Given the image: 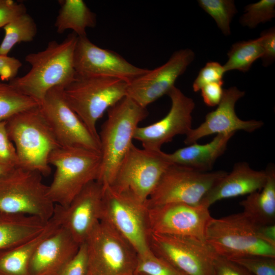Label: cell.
<instances>
[{"instance_id": "cell-32", "label": "cell", "mask_w": 275, "mask_h": 275, "mask_svg": "<svg viewBox=\"0 0 275 275\" xmlns=\"http://www.w3.org/2000/svg\"><path fill=\"white\" fill-rule=\"evenodd\" d=\"M135 273L147 275H185L152 251L147 254L138 255Z\"/></svg>"}, {"instance_id": "cell-41", "label": "cell", "mask_w": 275, "mask_h": 275, "mask_svg": "<svg viewBox=\"0 0 275 275\" xmlns=\"http://www.w3.org/2000/svg\"><path fill=\"white\" fill-rule=\"evenodd\" d=\"M224 82H213L203 86L201 89L204 102L209 106L217 105L223 97Z\"/></svg>"}, {"instance_id": "cell-16", "label": "cell", "mask_w": 275, "mask_h": 275, "mask_svg": "<svg viewBox=\"0 0 275 275\" xmlns=\"http://www.w3.org/2000/svg\"><path fill=\"white\" fill-rule=\"evenodd\" d=\"M103 185L97 181L87 185L66 207L55 204L52 217L81 244L101 221Z\"/></svg>"}, {"instance_id": "cell-1", "label": "cell", "mask_w": 275, "mask_h": 275, "mask_svg": "<svg viewBox=\"0 0 275 275\" xmlns=\"http://www.w3.org/2000/svg\"><path fill=\"white\" fill-rule=\"evenodd\" d=\"M77 39V36L72 32L61 42L50 41L44 50L27 54L25 61L31 69L9 82L40 104L50 89L65 88L74 79L73 58Z\"/></svg>"}, {"instance_id": "cell-13", "label": "cell", "mask_w": 275, "mask_h": 275, "mask_svg": "<svg viewBox=\"0 0 275 275\" xmlns=\"http://www.w3.org/2000/svg\"><path fill=\"white\" fill-rule=\"evenodd\" d=\"M63 87L50 89L39 108L61 147H79L100 152L99 139L95 136L70 107Z\"/></svg>"}, {"instance_id": "cell-44", "label": "cell", "mask_w": 275, "mask_h": 275, "mask_svg": "<svg viewBox=\"0 0 275 275\" xmlns=\"http://www.w3.org/2000/svg\"><path fill=\"white\" fill-rule=\"evenodd\" d=\"M135 275H147L144 273H135Z\"/></svg>"}, {"instance_id": "cell-33", "label": "cell", "mask_w": 275, "mask_h": 275, "mask_svg": "<svg viewBox=\"0 0 275 275\" xmlns=\"http://www.w3.org/2000/svg\"><path fill=\"white\" fill-rule=\"evenodd\" d=\"M231 260L244 267L253 275H275L274 257L255 255Z\"/></svg>"}, {"instance_id": "cell-31", "label": "cell", "mask_w": 275, "mask_h": 275, "mask_svg": "<svg viewBox=\"0 0 275 275\" xmlns=\"http://www.w3.org/2000/svg\"><path fill=\"white\" fill-rule=\"evenodd\" d=\"M275 1L261 0L245 7V13L241 17L240 23L253 29L261 23L270 21L275 16Z\"/></svg>"}, {"instance_id": "cell-36", "label": "cell", "mask_w": 275, "mask_h": 275, "mask_svg": "<svg viewBox=\"0 0 275 275\" xmlns=\"http://www.w3.org/2000/svg\"><path fill=\"white\" fill-rule=\"evenodd\" d=\"M88 257L86 242L81 244L75 256L56 275H86Z\"/></svg>"}, {"instance_id": "cell-18", "label": "cell", "mask_w": 275, "mask_h": 275, "mask_svg": "<svg viewBox=\"0 0 275 275\" xmlns=\"http://www.w3.org/2000/svg\"><path fill=\"white\" fill-rule=\"evenodd\" d=\"M194 58V52L188 48L174 52L163 65L148 70L128 83L127 96L147 108L150 104L168 95Z\"/></svg>"}, {"instance_id": "cell-7", "label": "cell", "mask_w": 275, "mask_h": 275, "mask_svg": "<svg viewBox=\"0 0 275 275\" xmlns=\"http://www.w3.org/2000/svg\"><path fill=\"white\" fill-rule=\"evenodd\" d=\"M257 225L242 212L212 217L206 228L205 241L217 255L230 259L255 255L275 258V246L259 237Z\"/></svg>"}, {"instance_id": "cell-14", "label": "cell", "mask_w": 275, "mask_h": 275, "mask_svg": "<svg viewBox=\"0 0 275 275\" xmlns=\"http://www.w3.org/2000/svg\"><path fill=\"white\" fill-rule=\"evenodd\" d=\"M211 217L209 208L202 205L169 203L147 208L149 232L203 241Z\"/></svg>"}, {"instance_id": "cell-40", "label": "cell", "mask_w": 275, "mask_h": 275, "mask_svg": "<svg viewBox=\"0 0 275 275\" xmlns=\"http://www.w3.org/2000/svg\"><path fill=\"white\" fill-rule=\"evenodd\" d=\"M22 65L18 59L0 55V78L2 81H10L15 78Z\"/></svg>"}, {"instance_id": "cell-25", "label": "cell", "mask_w": 275, "mask_h": 275, "mask_svg": "<svg viewBox=\"0 0 275 275\" xmlns=\"http://www.w3.org/2000/svg\"><path fill=\"white\" fill-rule=\"evenodd\" d=\"M47 223L36 217L0 211V250L34 237L44 229Z\"/></svg>"}, {"instance_id": "cell-37", "label": "cell", "mask_w": 275, "mask_h": 275, "mask_svg": "<svg viewBox=\"0 0 275 275\" xmlns=\"http://www.w3.org/2000/svg\"><path fill=\"white\" fill-rule=\"evenodd\" d=\"M213 275L253 274L233 260L217 255L214 262Z\"/></svg>"}, {"instance_id": "cell-2", "label": "cell", "mask_w": 275, "mask_h": 275, "mask_svg": "<svg viewBox=\"0 0 275 275\" xmlns=\"http://www.w3.org/2000/svg\"><path fill=\"white\" fill-rule=\"evenodd\" d=\"M107 113L98 133L101 166L97 181L103 186L112 183L119 164L133 144L136 129L149 114L146 107L127 96Z\"/></svg>"}, {"instance_id": "cell-10", "label": "cell", "mask_w": 275, "mask_h": 275, "mask_svg": "<svg viewBox=\"0 0 275 275\" xmlns=\"http://www.w3.org/2000/svg\"><path fill=\"white\" fill-rule=\"evenodd\" d=\"M103 187L101 221L125 238L138 255L151 252L146 205L109 185Z\"/></svg>"}, {"instance_id": "cell-19", "label": "cell", "mask_w": 275, "mask_h": 275, "mask_svg": "<svg viewBox=\"0 0 275 275\" xmlns=\"http://www.w3.org/2000/svg\"><path fill=\"white\" fill-rule=\"evenodd\" d=\"M244 91L236 87L224 90L223 97L217 108L208 113L204 121L198 127L192 128L185 135L184 143L188 145L213 134L235 133L238 130L252 132L260 128L264 123L256 120H243L235 111L236 102L244 96Z\"/></svg>"}, {"instance_id": "cell-42", "label": "cell", "mask_w": 275, "mask_h": 275, "mask_svg": "<svg viewBox=\"0 0 275 275\" xmlns=\"http://www.w3.org/2000/svg\"><path fill=\"white\" fill-rule=\"evenodd\" d=\"M257 232L263 240L275 246V224L258 225Z\"/></svg>"}, {"instance_id": "cell-45", "label": "cell", "mask_w": 275, "mask_h": 275, "mask_svg": "<svg viewBox=\"0 0 275 275\" xmlns=\"http://www.w3.org/2000/svg\"><path fill=\"white\" fill-rule=\"evenodd\" d=\"M134 275H135V274Z\"/></svg>"}, {"instance_id": "cell-20", "label": "cell", "mask_w": 275, "mask_h": 275, "mask_svg": "<svg viewBox=\"0 0 275 275\" xmlns=\"http://www.w3.org/2000/svg\"><path fill=\"white\" fill-rule=\"evenodd\" d=\"M79 246L60 227L37 246L30 260V275H56L75 256Z\"/></svg>"}, {"instance_id": "cell-23", "label": "cell", "mask_w": 275, "mask_h": 275, "mask_svg": "<svg viewBox=\"0 0 275 275\" xmlns=\"http://www.w3.org/2000/svg\"><path fill=\"white\" fill-rule=\"evenodd\" d=\"M60 226L53 218L34 237L17 245L0 250V275H30L29 264L38 244Z\"/></svg>"}, {"instance_id": "cell-24", "label": "cell", "mask_w": 275, "mask_h": 275, "mask_svg": "<svg viewBox=\"0 0 275 275\" xmlns=\"http://www.w3.org/2000/svg\"><path fill=\"white\" fill-rule=\"evenodd\" d=\"M267 179L263 188L249 195L240 202L243 213L256 224H275V169L265 170Z\"/></svg>"}, {"instance_id": "cell-8", "label": "cell", "mask_w": 275, "mask_h": 275, "mask_svg": "<svg viewBox=\"0 0 275 275\" xmlns=\"http://www.w3.org/2000/svg\"><path fill=\"white\" fill-rule=\"evenodd\" d=\"M171 164L167 153L131 145L109 186L146 205L162 176Z\"/></svg>"}, {"instance_id": "cell-27", "label": "cell", "mask_w": 275, "mask_h": 275, "mask_svg": "<svg viewBox=\"0 0 275 275\" xmlns=\"http://www.w3.org/2000/svg\"><path fill=\"white\" fill-rule=\"evenodd\" d=\"M3 29L5 35L0 44V55L3 56H8L17 43L33 41L37 32L35 21L27 12L14 18Z\"/></svg>"}, {"instance_id": "cell-5", "label": "cell", "mask_w": 275, "mask_h": 275, "mask_svg": "<svg viewBox=\"0 0 275 275\" xmlns=\"http://www.w3.org/2000/svg\"><path fill=\"white\" fill-rule=\"evenodd\" d=\"M48 191L39 173L15 167L0 176V211L34 216L47 223L55 206Z\"/></svg>"}, {"instance_id": "cell-28", "label": "cell", "mask_w": 275, "mask_h": 275, "mask_svg": "<svg viewBox=\"0 0 275 275\" xmlns=\"http://www.w3.org/2000/svg\"><path fill=\"white\" fill-rule=\"evenodd\" d=\"M263 48L261 38L243 41L233 44L228 52V60L223 66L225 72L238 70H249L253 63L261 58Z\"/></svg>"}, {"instance_id": "cell-22", "label": "cell", "mask_w": 275, "mask_h": 275, "mask_svg": "<svg viewBox=\"0 0 275 275\" xmlns=\"http://www.w3.org/2000/svg\"><path fill=\"white\" fill-rule=\"evenodd\" d=\"M235 133L218 134L210 142H197L177 149L167 156L171 164L185 167L201 172H210L217 159L227 149Z\"/></svg>"}, {"instance_id": "cell-9", "label": "cell", "mask_w": 275, "mask_h": 275, "mask_svg": "<svg viewBox=\"0 0 275 275\" xmlns=\"http://www.w3.org/2000/svg\"><path fill=\"white\" fill-rule=\"evenodd\" d=\"M86 275H134L138 254L119 233L100 221L86 241Z\"/></svg>"}, {"instance_id": "cell-39", "label": "cell", "mask_w": 275, "mask_h": 275, "mask_svg": "<svg viewBox=\"0 0 275 275\" xmlns=\"http://www.w3.org/2000/svg\"><path fill=\"white\" fill-rule=\"evenodd\" d=\"M263 48V54L261 58L263 65L267 66L275 59V30L271 28L263 31L260 36Z\"/></svg>"}, {"instance_id": "cell-29", "label": "cell", "mask_w": 275, "mask_h": 275, "mask_svg": "<svg viewBox=\"0 0 275 275\" xmlns=\"http://www.w3.org/2000/svg\"><path fill=\"white\" fill-rule=\"evenodd\" d=\"M39 105L36 100L22 93L9 82L0 81V121Z\"/></svg>"}, {"instance_id": "cell-3", "label": "cell", "mask_w": 275, "mask_h": 275, "mask_svg": "<svg viewBox=\"0 0 275 275\" xmlns=\"http://www.w3.org/2000/svg\"><path fill=\"white\" fill-rule=\"evenodd\" d=\"M6 121L19 166L48 176L51 172L49 157L61 147L39 106L18 113Z\"/></svg>"}, {"instance_id": "cell-34", "label": "cell", "mask_w": 275, "mask_h": 275, "mask_svg": "<svg viewBox=\"0 0 275 275\" xmlns=\"http://www.w3.org/2000/svg\"><path fill=\"white\" fill-rule=\"evenodd\" d=\"M223 66L216 62H209L200 71L195 80L193 88L195 92L204 86L213 82H222L225 73Z\"/></svg>"}, {"instance_id": "cell-17", "label": "cell", "mask_w": 275, "mask_h": 275, "mask_svg": "<svg viewBox=\"0 0 275 275\" xmlns=\"http://www.w3.org/2000/svg\"><path fill=\"white\" fill-rule=\"evenodd\" d=\"M168 95L171 101L168 113L161 120L144 127H138L133 139L140 142L143 148L161 150L162 146L171 142L176 135H186L192 128V113L195 103L174 86Z\"/></svg>"}, {"instance_id": "cell-43", "label": "cell", "mask_w": 275, "mask_h": 275, "mask_svg": "<svg viewBox=\"0 0 275 275\" xmlns=\"http://www.w3.org/2000/svg\"><path fill=\"white\" fill-rule=\"evenodd\" d=\"M13 168L8 167L0 163V176Z\"/></svg>"}, {"instance_id": "cell-38", "label": "cell", "mask_w": 275, "mask_h": 275, "mask_svg": "<svg viewBox=\"0 0 275 275\" xmlns=\"http://www.w3.org/2000/svg\"><path fill=\"white\" fill-rule=\"evenodd\" d=\"M26 12L25 5L12 0H0V28Z\"/></svg>"}, {"instance_id": "cell-11", "label": "cell", "mask_w": 275, "mask_h": 275, "mask_svg": "<svg viewBox=\"0 0 275 275\" xmlns=\"http://www.w3.org/2000/svg\"><path fill=\"white\" fill-rule=\"evenodd\" d=\"M227 173L222 170L201 172L171 164L149 196L146 206L169 203L200 205L206 194Z\"/></svg>"}, {"instance_id": "cell-26", "label": "cell", "mask_w": 275, "mask_h": 275, "mask_svg": "<svg viewBox=\"0 0 275 275\" xmlns=\"http://www.w3.org/2000/svg\"><path fill=\"white\" fill-rule=\"evenodd\" d=\"M58 2L60 8L54 23L58 33L62 34L67 30H71L77 37L86 36L87 29L96 26V14L82 0Z\"/></svg>"}, {"instance_id": "cell-15", "label": "cell", "mask_w": 275, "mask_h": 275, "mask_svg": "<svg viewBox=\"0 0 275 275\" xmlns=\"http://www.w3.org/2000/svg\"><path fill=\"white\" fill-rule=\"evenodd\" d=\"M73 64L77 76L115 78L128 84L149 70L132 65L113 50L97 46L87 36L77 37Z\"/></svg>"}, {"instance_id": "cell-12", "label": "cell", "mask_w": 275, "mask_h": 275, "mask_svg": "<svg viewBox=\"0 0 275 275\" xmlns=\"http://www.w3.org/2000/svg\"><path fill=\"white\" fill-rule=\"evenodd\" d=\"M148 240L154 254L185 275H213L217 255L206 241L150 232Z\"/></svg>"}, {"instance_id": "cell-6", "label": "cell", "mask_w": 275, "mask_h": 275, "mask_svg": "<svg viewBox=\"0 0 275 275\" xmlns=\"http://www.w3.org/2000/svg\"><path fill=\"white\" fill-rule=\"evenodd\" d=\"M128 83L102 76H80L64 88L70 107L92 133L99 139L96 124L105 112L127 96Z\"/></svg>"}, {"instance_id": "cell-35", "label": "cell", "mask_w": 275, "mask_h": 275, "mask_svg": "<svg viewBox=\"0 0 275 275\" xmlns=\"http://www.w3.org/2000/svg\"><path fill=\"white\" fill-rule=\"evenodd\" d=\"M0 163L12 168L19 166L15 147L7 131L6 120L0 121Z\"/></svg>"}, {"instance_id": "cell-30", "label": "cell", "mask_w": 275, "mask_h": 275, "mask_svg": "<svg viewBox=\"0 0 275 275\" xmlns=\"http://www.w3.org/2000/svg\"><path fill=\"white\" fill-rule=\"evenodd\" d=\"M199 5L215 20L224 35H230V24L237 12L232 0H199Z\"/></svg>"}, {"instance_id": "cell-21", "label": "cell", "mask_w": 275, "mask_h": 275, "mask_svg": "<svg viewBox=\"0 0 275 275\" xmlns=\"http://www.w3.org/2000/svg\"><path fill=\"white\" fill-rule=\"evenodd\" d=\"M267 179L265 170L253 169L248 163H236L231 172L227 173L206 194L200 205L207 208L214 203L231 198L260 190Z\"/></svg>"}, {"instance_id": "cell-4", "label": "cell", "mask_w": 275, "mask_h": 275, "mask_svg": "<svg viewBox=\"0 0 275 275\" xmlns=\"http://www.w3.org/2000/svg\"><path fill=\"white\" fill-rule=\"evenodd\" d=\"M48 162L56 168L49 197L54 204L66 207L87 185L98 180L101 155L82 148L59 147L50 154Z\"/></svg>"}]
</instances>
